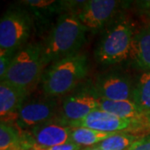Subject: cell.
Segmentation results:
<instances>
[{
    "label": "cell",
    "instance_id": "17",
    "mask_svg": "<svg viewBox=\"0 0 150 150\" xmlns=\"http://www.w3.org/2000/svg\"><path fill=\"white\" fill-rule=\"evenodd\" d=\"M139 138L128 133H117L96 145L101 150H129L131 145Z\"/></svg>",
    "mask_w": 150,
    "mask_h": 150
},
{
    "label": "cell",
    "instance_id": "24",
    "mask_svg": "<svg viewBox=\"0 0 150 150\" xmlns=\"http://www.w3.org/2000/svg\"><path fill=\"white\" fill-rule=\"evenodd\" d=\"M147 121H148V125L149 126H150V115L147 118Z\"/></svg>",
    "mask_w": 150,
    "mask_h": 150
},
{
    "label": "cell",
    "instance_id": "7",
    "mask_svg": "<svg viewBox=\"0 0 150 150\" xmlns=\"http://www.w3.org/2000/svg\"><path fill=\"white\" fill-rule=\"evenodd\" d=\"M58 108L55 98H45L25 102L16 118L18 125L22 129H33L54 118Z\"/></svg>",
    "mask_w": 150,
    "mask_h": 150
},
{
    "label": "cell",
    "instance_id": "6",
    "mask_svg": "<svg viewBox=\"0 0 150 150\" xmlns=\"http://www.w3.org/2000/svg\"><path fill=\"white\" fill-rule=\"evenodd\" d=\"M119 6L115 0L83 1L75 13L88 32L96 33L113 20Z\"/></svg>",
    "mask_w": 150,
    "mask_h": 150
},
{
    "label": "cell",
    "instance_id": "15",
    "mask_svg": "<svg viewBox=\"0 0 150 150\" xmlns=\"http://www.w3.org/2000/svg\"><path fill=\"white\" fill-rule=\"evenodd\" d=\"M132 100L148 118L150 115V71L140 75L134 86Z\"/></svg>",
    "mask_w": 150,
    "mask_h": 150
},
{
    "label": "cell",
    "instance_id": "20",
    "mask_svg": "<svg viewBox=\"0 0 150 150\" xmlns=\"http://www.w3.org/2000/svg\"><path fill=\"white\" fill-rule=\"evenodd\" d=\"M129 150H150V135L136 140Z\"/></svg>",
    "mask_w": 150,
    "mask_h": 150
},
{
    "label": "cell",
    "instance_id": "19",
    "mask_svg": "<svg viewBox=\"0 0 150 150\" xmlns=\"http://www.w3.org/2000/svg\"><path fill=\"white\" fill-rule=\"evenodd\" d=\"M16 53L0 51V80L3 81L8 73Z\"/></svg>",
    "mask_w": 150,
    "mask_h": 150
},
{
    "label": "cell",
    "instance_id": "23",
    "mask_svg": "<svg viewBox=\"0 0 150 150\" xmlns=\"http://www.w3.org/2000/svg\"><path fill=\"white\" fill-rule=\"evenodd\" d=\"M86 150H101V149H98V148H96V147H93V148H87Z\"/></svg>",
    "mask_w": 150,
    "mask_h": 150
},
{
    "label": "cell",
    "instance_id": "1",
    "mask_svg": "<svg viewBox=\"0 0 150 150\" xmlns=\"http://www.w3.org/2000/svg\"><path fill=\"white\" fill-rule=\"evenodd\" d=\"M87 32L75 13H61L43 43L45 66L79 53L85 42Z\"/></svg>",
    "mask_w": 150,
    "mask_h": 150
},
{
    "label": "cell",
    "instance_id": "22",
    "mask_svg": "<svg viewBox=\"0 0 150 150\" xmlns=\"http://www.w3.org/2000/svg\"><path fill=\"white\" fill-rule=\"evenodd\" d=\"M136 6L141 13L150 18V0L138 1L136 2Z\"/></svg>",
    "mask_w": 150,
    "mask_h": 150
},
{
    "label": "cell",
    "instance_id": "4",
    "mask_svg": "<svg viewBox=\"0 0 150 150\" xmlns=\"http://www.w3.org/2000/svg\"><path fill=\"white\" fill-rule=\"evenodd\" d=\"M44 67L43 43H27L16 53L3 81L28 92L41 78Z\"/></svg>",
    "mask_w": 150,
    "mask_h": 150
},
{
    "label": "cell",
    "instance_id": "10",
    "mask_svg": "<svg viewBox=\"0 0 150 150\" xmlns=\"http://www.w3.org/2000/svg\"><path fill=\"white\" fill-rule=\"evenodd\" d=\"M64 123V120L57 122L52 119L33 128L31 134L33 144L46 149L72 142L73 128Z\"/></svg>",
    "mask_w": 150,
    "mask_h": 150
},
{
    "label": "cell",
    "instance_id": "5",
    "mask_svg": "<svg viewBox=\"0 0 150 150\" xmlns=\"http://www.w3.org/2000/svg\"><path fill=\"white\" fill-rule=\"evenodd\" d=\"M33 28V18L28 9L8 8L0 19V51L17 53L27 44Z\"/></svg>",
    "mask_w": 150,
    "mask_h": 150
},
{
    "label": "cell",
    "instance_id": "11",
    "mask_svg": "<svg viewBox=\"0 0 150 150\" xmlns=\"http://www.w3.org/2000/svg\"><path fill=\"white\" fill-rule=\"evenodd\" d=\"M99 109L98 97L88 93H79L66 98L62 104V118L67 123L84 118L93 111Z\"/></svg>",
    "mask_w": 150,
    "mask_h": 150
},
{
    "label": "cell",
    "instance_id": "18",
    "mask_svg": "<svg viewBox=\"0 0 150 150\" xmlns=\"http://www.w3.org/2000/svg\"><path fill=\"white\" fill-rule=\"evenodd\" d=\"M0 150H22L18 131L4 122L0 124Z\"/></svg>",
    "mask_w": 150,
    "mask_h": 150
},
{
    "label": "cell",
    "instance_id": "14",
    "mask_svg": "<svg viewBox=\"0 0 150 150\" xmlns=\"http://www.w3.org/2000/svg\"><path fill=\"white\" fill-rule=\"evenodd\" d=\"M99 99V109L113 114L118 118L133 120L137 123L148 124L147 117L138 105L132 100L113 101L104 98Z\"/></svg>",
    "mask_w": 150,
    "mask_h": 150
},
{
    "label": "cell",
    "instance_id": "16",
    "mask_svg": "<svg viewBox=\"0 0 150 150\" xmlns=\"http://www.w3.org/2000/svg\"><path fill=\"white\" fill-rule=\"evenodd\" d=\"M117 133H105L98 130L79 127L73 128L71 134V140L76 144L82 146H92L99 144L103 140L111 137Z\"/></svg>",
    "mask_w": 150,
    "mask_h": 150
},
{
    "label": "cell",
    "instance_id": "3",
    "mask_svg": "<svg viewBox=\"0 0 150 150\" xmlns=\"http://www.w3.org/2000/svg\"><path fill=\"white\" fill-rule=\"evenodd\" d=\"M135 33L129 18L121 16L114 18L98 43L95 58L102 65H113L129 58L132 39Z\"/></svg>",
    "mask_w": 150,
    "mask_h": 150
},
{
    "label": "cell",
    "instance_id": "9",
    "mask_svg": "<svg viewBox=\"0 0 150 150\" xmlns=\"http://www.w3.org/2000/svg\"><path fill=\"white\" fill-rule=\"evenodd\" d=\"M69 124L72 128L84 127L105 133H121L137 123L133 120L118 118L101 109H96L84 118Z\"/></svg>",
    "mask_w": 150,
    "mask_h": 150
},
{
    "label": "cell",
    "instance_id": "13",
    "mask_svg": "<svg viewBox=\"0 0 150 150\" xmlns=\"http://www.w3.org/2000/svg\"><path fill=\"white\" fill-rule=\"evenodd\" d=\"M129 59L137 68L150 71V22L134 33Z\"/></svg>",
    "mask_w": 150,
    "mask_h": 150
},
{
    "label": "cell",
    "instance_id": "8",
    "mask_svg": "<svg viewBox=\"0 0 150 150\" xmlns=\"http://www.w3.org/2000/svg\"><path fill=\"white\" fill-rule=\"evenodd\" d=\"M134 84L127 75L108 73L99 75L94 83V91L98 98L120 101L132 99Z\"/></svg>",
    "mask_w": 150,
    "mask_h": 150
},
{
    "label": "cell",
    "instance_id": "21",
    "mask_svg": "<svg viewBox=\"0 0 150 150\" xmlns=\"http://www.w3.org/2000/svg\"><path fill=\"white\" fill-rule=\"evenodd\" d=\"M39 147V146H38ZM43 150H81L80 145L76 144L74 142H69L64 144L57 145V146H54V147H50V148H42Z\"/></svg>",
    "mask_w": 150,
    "mask_h": 150
},
{
    "label": "cell",
    "instance_id": "12",
    "mask_svg": "<svg viewBox=\"0 0 150 150\" xmlns=\"http://www.w3.org/2000/svg\"><path fill=\"white\" fill-rule=\"evenodd\" d=\"M28 92L7 81L0 82V115L1 122L15 118L25 103Z\"/></svg>",
    "mask_w": 150,
    "mask_h": 150
},
{
    "label": "cell",
    "instance_id": "25",
    "mask_svg": "<svg viewBox=\"0 0 150 150\" xmlns=\"http://www.w3.org/2000/svg\"><path fill=\"white\" fill-rule=\"evenodd\" d=\"M86 149H87V148H85V149H81V150H86Z\"/></svg>",
    "mask_w": 150,
    "mask_h": 150
},
{
    "label": "cell",
    "instance_id": "2",
    "mask_svg": "<svg viewBox=\"0 0 150 150\" xmlns=\"http://www.w3.org/2000/svg\"><path fill=\"white\" fill-rule=\"evenodd\" d=\"M88 64L85 54L76 53L53 63L42 79V88L48 97L64 95L88 74Z\"/></svg>",
    "mask_w": 150,
    "mask_h": 150
}]
</instances>
